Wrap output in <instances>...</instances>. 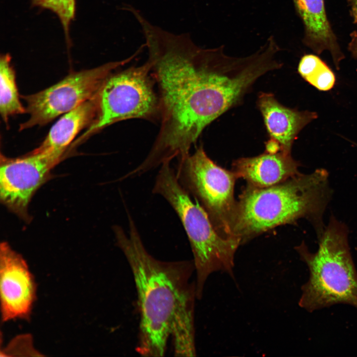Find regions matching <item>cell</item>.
Instances as JSON below:
<instances>
[{
  "mask_svg": "<svg viewBox=\"0 0 357 357\" xmlns=\"http://www.w3.org/2000/svg\"><path fill=\"white\" fill-rule=\"evenodd\" d=\"M141 29L158 90L160 121L140 164L147 172L189 154L205 128L237 104L271 65L258 51L232 57L222 47H198L187 33L173 34L149 21Z\"/></svg>",
  "mask_w": 357,
  "mask_h": 357,
  "instance_id": "1",
  "label": "cell"
},
{
  "mask_svg": "<svg viewBox=\"0 0 357 357\" xmlns=\"http://www.w3.org/2000/svg\"><path fill=\"white\" fill-rule=\"evenodd\" d=\"M128 234L113 227L117 246L130 267L138 296L140 323L136 351L144 357L164 356L175 311L187 290L193 261H163L146 249L131 215Z\"/></svg>",
  "mask_w": 357,
  "mask_h": 357,
  "instance_id": "2",
  "label": "cell"
},
{
  "mask_svg": "<svg viewBox=\"0 0 357 357\" xmlns=\"http://www.w3.org/2000/svg\"><path fill=\"white\" fill-rule=\"evenodd\" d=\"M331 196L328 173L323 169L267 187L247 184L237 203L233 236L242 245L278 226L305 218L318 237L325 227L322 216Z\"/></svg>",
  "mask_w": 357,
  "mask_h": 357,
  "instance_id": "3",
  "label": "cell"
},
{
  "mask_svg": "<svg viewBox=\"0 0 357 357\" xmlns=\"http://www.w3.org/2000/svg\"><path fill=\"white\" fill-rule=\"evenodd\" d=\"M345 225L333 215L318 238L314 253L304 242L295 247L309 271L301 288L299 306L308 312L342 303L357 309V271L353 260Z\"/></svg>",
  "mask_w": 357,
  "mask_h": 357,
  "instance_id": "4",
  "label": "cell"
},
{
  "mask_svg": "<svg viewBox=\"0 0 357 357\" xmlns=\"http://www.w3.org/2000/svg\"><path fill=\"white\" fill-rule=\"evenodd\" d=\"M170 163L160 166L152 191L167 200L182 224L193 256L196 298L200 299L212 273L223 272L234 278L235 256L240 242L218 233L206 211L180 184Z\"/></svg>",
  "mask_w": 357,
  "mask_h": 357,
  "instance_id": "5",
  "label": "cell"
},
{
  "mask_svg": "<svg viewBox=\"0 0 357 357\" xmlns=\"http://www.w3.org/2000/svg\"><path fill=\"white\" fill-rule=\"evenodd\" d=\"M176 173L181 186L206 211L218 233L224 238H236L233 235L238 203L234 197L238 178L236 173L214 163L202 145L178 159Z\"/></svg>",
  "mask_w": 357,
  "mask_h": 357,
  "instance_id": "6",
  "label": "cell"
},
{
  "mask_svg": "<svg viewBox=\"0 0 357 357\" xmlns=\"http://www.w3.org/2000/svg\"><path fill=\"white\" fill-rule=\"evenodd\" d=\"M151 69V63L147 60L142 65L113 72L99 92L95 120L76 143L121 120L159 119V98Z\"/></svg>",
  "mask_w": 357,
  "mask_h": 357,
  "instance_id": "7",
  "label": "cell"
},
{
  "mask_svg": "<svg viewBox=\"0 0 357 357\" xmlns=\"http://www.w3.org/2000/svg\"><path fill=\"white\" fill-rule=\"evenodd\" d=\"M140 53L137 50L123 60L71 73L48 88L35 94L22 96L26 103L25 108L29 118L20 125L19 130L45 125L92 98L99 93L113 72L132 61Z\"/></svg>",
  "mask_w": 357,
  "mask_h": 357,
  "instance_id": "8",
  "label": "cell"
},
{
  "mask_svg": "<svg viewBox=\"0 0 357 357\" xmlns=\"http://www.w3.org/2000/svg\"><path fill=\"white\" fill-rule=\"evenodd\" d=\"M64 154L36 149L16 158L1 155L0 196L8 209L23 220H30L28 208L33 195L49 178Z\"/></svg>",
  "mask_w": 357,
  "mask_h": 357,
  "instance_id": "9",
  "label": "cell"
},
{
  "mask_svg": "<svg viewBox=\"0 0 357 357\" xmlns=\"http://www.w3.org/2000/svg\"><path fill=\"white\" fill-rule=\"evenodd\" d=\"M34 278L23 257L6 242L0 246V300L3 322L28 319L36 298Z\"/></svg>",
  "mask_w": 357,
  "mask_h": 357,
  "instance_id": "10",
  "label": "cell"
},
{
  "mask_svg": "<svg viewBox=\"0 0 357 357\" xmlns=\"http://www.w3.org/2000/svg\"><path fill=\"white\" fill-rule=\"evenodd\" d=\"M257 105L270 137L266 144L267 151L291 153L299 132L317 117L315 112L300 111L283 106L269 93L259 95Z\"/></svg>",
  "mask_w": 357,
  "mask_h": 357,
  "instance_id": "11",
  "label": "cell"
},
{
  "mask_svg": "<svg viewBox=\"0 0 357 357\" xmlns=\"http://www.w3.org/2000/svg\"><path fill=\"white\" fill-rule=\"evenodd\" d=\"M299 164L291 153L269 151L252 157L241 158L234 161L232 171L247 184L259 188L282 182L300 173Z\"/></svg>",
  "mask_w": 357,
  "mask_h": 357,
  "instance_id": "12",
  "label": "cell"
},
{
  "mask_svg": "<svg viewBox=\"0 0 357 357\" xmlns=\"http://www.w3.org/2000/svg\"><path fill=\"white\" fill-rule=\"evenodd\" d=\"M304 29L303 42L317 55L330 53L337 69L345 58L327 17L324 0H292Z\"/></svg>",
  "mask_w": 357,
  "mask_h": 357,
  "instance_id": "13",
  "label": "cell"
},
{
  "mask_svg": "<svg viewBox=\"0 0 357 357\" xmlns=\"http://www.w3.org/2000/svg\"><path fill=\"white\" fill-rule=\"evenodd\" d=\"M98 94L63 114L36 149L41 151H54L64 154L69 144L79 131L88 127L95 120L99 107Z\"/></svg>",
  "mask_w": 357,
  "mask_h": 357,
  "instance_id": "14",
  "label": "cell"
},
{
  "mask_svg": "<svg viewBox=\"0 0 357 357\" xmlns=\"http://www.w3.org/2000/svg\"><path fill=\"white\" fill-rule=\"evenodd\" d=\"M196 288L191 287L183 295L175 311L171 328L176 356H196L194 329V301Z\"/></svg>",
  "mask_w": 357,
  "mask_h": 357,
  "instance_id": "15",
  "label": "cell"
},
{
  "mask_svg": "<svg viewBox=\"0 0 357 357\" xmlns=\"http://www.w3.org/2000/svg\"><path fill=\"white\" fill-rule=\"evenodd\" d=\"M0 112L3 121L8 126L10 116L26 112V108L19 100L15 71L8 54L0 56Z\"/></svg>",
  "mask_w": 357,
  "mask_h": 357,
  "instance_id": "16",
  "label": "cell"
},
{
  "mask_svg": "<svg viewBox=\"0 0 357 357\" xmlns=\"http://www.w3.org/2000/svg\"><path fill=\"white\" fill-rule=\"evenodd\" d=\"M298 72L307 82L321 91L330 90L335 82V75L330 68L313 54L305 55L301 58Z\"/></svg>",
  "mask_w": 357,
  "mask_h": 357,
  "instance_id": "17",
  "label": "cell"
},
{
  "mask_svg": "<svg viewBox=\"0 0 357 357\" xmlns=\"http://www.w3.org/2000/svg\"><path fill=\"white\" fill-rule=\"evenodd\" d=\"M32 7L49 9L59 17L65 35L68 48L71 46L69 28L76 14V0H31Z\"/></svg>",
  "mask_w": 357,
  "mask_h": 357,
  "instance_id": "18",
  "label": "cell"
},
{
  "mask_svg": "<svg viewBox=\"0 0 357 357\" xmlns=\"http://www.w3.org/2000/svg\"><path fill=\"white\" fill-rule=\"evenodd\" d=\"M350 37L348 49L352 56L357 59V30L353 31L350 34Z\"/></svg>",
  "mask_w": 357,
  "mask_h": 357,
  "instance_id": "19",
  "label": "cell"
},
{
  "mask_svg": "<svg viewBox=\"0 0 357 357\" xmlns=\"http://www.w3.org/2000/svg\"><path fill=\"white\" fill-rule=\"evenodd\" d=\"M347 1L353 22L357 24V0H347Z\"/></svg>",
  "mask_w": 357,
  "mask_h": 357,
  "instance_id": "20",
  "label": "cell"
}]
</instances>
